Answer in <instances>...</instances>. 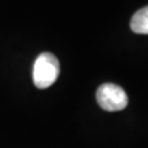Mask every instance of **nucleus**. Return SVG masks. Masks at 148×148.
Masks as SVG:
<instances>
[{"instance_id": "f257e3e1", "label": "nucleus", "mask_w": 148, "mask_h": 148, "mask_svg": "<svg viewBox=\"0 0 148 148\" xmlns=\"http://www.w3.org/2000/svg\"><path fill=\"white\" fill-rule=\"evenodd\" d=\"M60 71L57 57L52 53L44 52L37 56L33 65V82L38 89H46L55 84Z\"/></svg>"}, {"instance_id": "f03ea898", "label": "nucleus", "mask_w": 148, "mask_h": 148, "mask_svg": "<svg viewBox=\"0 0 148 148\" xmlns=\"http://www.w3.org/2000/svg\"><path fill=\"white\" fill-rule=\"evenodd\" d=\"M97 101L99 106L108 112L124 110L128 103L126 92L115 84H103L97 90Z\"/></svg>"}, {"instance_id": "7ed1b4c3", "label": "nucleus", "mask_w": 148, "mask_h": 148, "mask_svg": "<svg viewBox=\"0 0 148 148\" xmlns=\"http://www.w3.org/2000/svg\"><path fill=\"white\" fill-rule=\"evenodd\" d=\"M131 29L137 34H148V5L139 9L131 19Z\"/></svg>"}]
</instances>
